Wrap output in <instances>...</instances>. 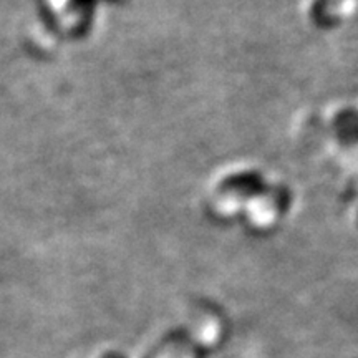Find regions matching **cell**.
I'll return each mask as SVG.
<instances>
[{
  "mask_svg": "<svg viewBox=\"0 0 358 358\" xmlns=\"http://www.w3.org/2000/svg\"><path fill=\"white\" fill-rule=\"evenodd\" d=\"M105 358H123V357H118V355H110V357H105Z\"/></svg>",
  "mask_w": 358,
  "mask_h": 358,
  "instance_id": "6da1fadb",
  "label": "cell"
}]
</instances>
